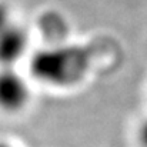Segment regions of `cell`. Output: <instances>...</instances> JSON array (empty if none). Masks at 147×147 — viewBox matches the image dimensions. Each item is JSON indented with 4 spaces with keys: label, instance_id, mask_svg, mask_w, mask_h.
Instances as JSON below:
<instances>
[{
    "label": "cell",
    "instance_id": "1",
    "mask_svg": "<svg viewBox=\"0 0 147 147\" xmlns=\"http://www.w3.org/2000/svg\"><path fill=\"white\" fill-rule=\"evenodd\" d=\"M36 77L50 84L64 86L73 83L82 74V67L74 63V57L67 50H45L36 54L33 60Z\"/></svg>",
    "mask_w": 147,
    "mask_h": 147
},
{
    "label": "cell",
    "instance_id": "2",
    "mask_svg": "<svg viewBox=\"0 0 147 147\" xmlns=\"http://www.w3.org/2000/svg\"><path fill=\"white\" fill-rule=\"evenodd\" d=\"M29 100V82L16 67H0V109L6 111H19Z\"/></svg>",
    "mask_w": 147,
    "mask_h": 147
},
{
    "label": "cell",
    "instance_id": "3",
    "mask_svg": "<svg viewBox=\"0 0 147 147\" xmlns=\"http://www.w3.org/2000/svg\"><path fill=\"white\" fill-rule=\"evenodd\" d=\"M29 37L23 27L9 23L0 30V67H14L27 50Z\"/></svg>",
    "mask_w": 147,
    "mask_h": 147
},
{
    "label": "cell",
    "instance_id": "4",
    "mask_svg": "<svg viewBox=\"0 0 147 147\" xmlns=\"http://www.w3.org/2000/svg\"><path fill=\"white\" fill-rule=\"evenodd\" d=\"M139 140L143 147H147V119L139 127Z\"/></svg>",
    "mask_w": 147,
    "mask_h": 147
},
{
    "label": "cell",
    "instance_id": "5",
    "mask_svg": "<svg viewBox=\"0 0 147 147\" xmlns=\"http://www.w3.org/2000/svg\"><path fill=\"white\" fill-rule=\"evenodd\" d=\"M0 147H13V146H10V144H7L6 142H3V140H0Z\"/></svg>",
    "mask_w": 147,
    "mask_h": 147
}]
</instances>
